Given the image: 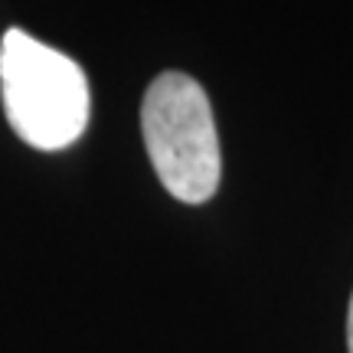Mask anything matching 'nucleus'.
<instances>
[{
  "label": "nucleus",
  "mask_w": 353,
  "mask_h": 353,
  "mask_svg": "<svg viewBox=\"0 0 353 353\" xmlns=\"http://www.w3.org/2000/svg\"><path fill=\"white\" fill-rule=\"evenodd\" d=\"M0 92L10 128L39 151L69 148L88 125L85 72L23 30L3 33Z\"/></svg>",
  "instance_id": "1"
},
{
  "label": "nucleus",
  "mask_w": 353,
  "mask_h": 353,
  "mask_svg": "<svg viewBox=\"0 0 353 353\" xmlns=\"http://www.w3.org/2000/svg\"><path fill=\"white\" fill-rule=\"evenodd\" d=\"M141 131L154 170L180 203H206L219 187L223 161L210 99L187 72L157 76L141 105Z\"/></svg>",
  "instance_id": "2"
},
{
  "label": "nucleus",
  "mask_w": 353,
  "mask_h": 353,
  "mask_svg": "<svg viewBox=\"0 0 353 353\" xmlns=\"http://www.w3.org/2000/svg\"><path fill=\"white\" fill-rule=\"evenodd\" d=\"M347 347L353 353V298H350V314H347Z\"/></svg>",
  "instance_id": "3"
}]
</instances>
